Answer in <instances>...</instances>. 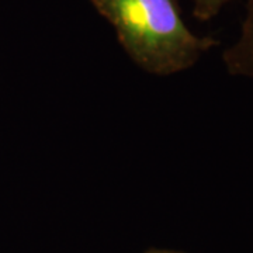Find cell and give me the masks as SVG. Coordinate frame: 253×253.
Returning <instances> with one entry per match:
<instances>
[{
	"mask_svg": "<svg viewBox=\"0 0 253 253\" xmlns=\"http://www.w3.org/2000/svg\"><path fill=\"white\" fill-rule=\"evenodd\" d=\"M113 26L126 54L142 71L169 76L191 68L218 42L196 36L181 17L177 0H90Z\"/></svg>",
	"mask_w": 253,
	"mask_h": 253,
	"instance_id": "6da1fadb",
	"label": "cell"
},
{
	"mask_svg": "<svg viewBox=\"0 0 253 253\" xmlns=\"http://www.w3.org/2000/svg\"><path fill=\"white\" fill-rule=\"evenodd\" d=\"M228 72L253 79V0L246 1V11L239 38L222 54Z\"/></svg>",
	"mask_w": 253,
	"mask_h": 253,
	"instance_id": "7a4b0ae2",
	"label": "cell"
},
{
	"mask_svg": "<svg viewBox=\"0 0 253 253\" xmlns=\"http://www.w3.org/2000/svg\"><path fill=\"white\" fill-rule=\"evenodd\" d=\"M231 0H193V16L200 21H210L218 16Z\"/></svg>",
	"mask_w": 253,
	"mask_h": 253,
	"instance_id": "3957f363",
	"label": "cell"
},
{
	"mask_svg": "<svg viewBox=\"0 0 253 253\" xmlns=\"http://www.w3.org/2000/svg\"><path fill=\"white\" fill-rule=\"evenodd\" d=\"M146 253H177V252H172V251H161V249H154V251H148Z\"/></svg>",
	"mask_w": 253,
	"mask_h": 253,
	"instance_id": "277c9868",
	"label": "cell"
}]
</instances>
